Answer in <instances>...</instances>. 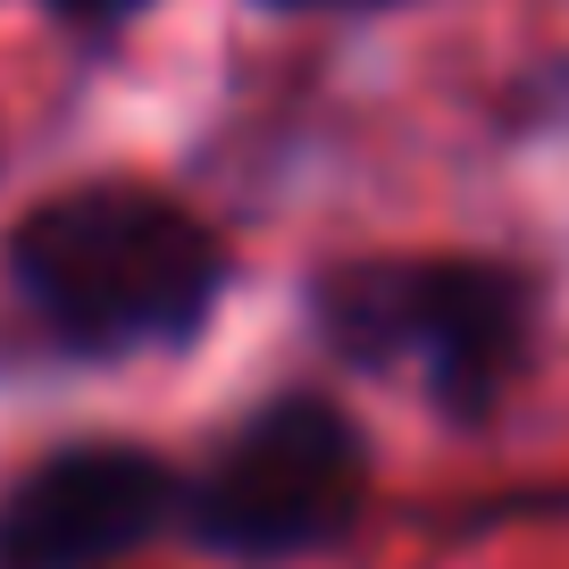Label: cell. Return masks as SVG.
Returning a JSON list of instances; mask_svg holds the SVG:
<instances>
[{"label": "cell", "instance_id": "7a4b0ae2", "mask_svg": "<svg viewBox=\"0 0 569 569\" xmlns=\"http://www.w3.org/2000/svg\"><path fill=\"white\" fill-rule=\"evenodd\" d=\"M319 327L369 369L419 360L445 410H486L528 360L536 302L495 260H360L319 284Z\"/></svg>", "mask_w": 569, "mask_h": 569}, {"label": "cell", "instance_id": "3957f363", "mask_svg": "<svg viewBox=\"0 0 569 569\" xmlns=\"http://www.w3.org/2000/svg\"><path fill=\"white\" fill-rule=\"evenodd\" d=\"M369 495V445L319 393H284L234 427L193 495V536L234 561H293L336 545Z\"/></svg>", "mask_w": 569, "mask_h": 569}, {"label": "cell", "instance_id": "8992f818", "mask_svg": "<svg viewBox=\"0 0 569 569\" xmlns=\"http://www.w3.org/2000/svg\"><path fill=\"white\" fill-rule=\"evenodd\" d=\"M277 9H352V0H277Z\"/></svg>", "mask_w": 569, "mask_h": 569}, {"label": "cell", "instance_id": "5b68a950", "mask_svg": "<svg viewBox=\"0 0 569 569\" xmlns=\"http://www.w3.org/2000/svg\"><path fill=\"white\" fill-rule=\"evenodd\" d=\"M59 18H76V26H126L134 9H151V0H51Z\"/></svg>", "mask_w": 569, "mask_h": 569}, {"label": "cell", "instance_id": "277c9868", "mask_svg": "<svg viewBox=\"0 0 569 569\" xmlns=\"http://www.w3.org/2000/svg\"><path fill=\"white\" fill-rule=\"evenodd\" d=\"M177 511V478L134 445H76L0 495V569H109Z\"/></svg>", "mask_w": 569, "mask_h": 569}, {"label": "cell", "instance_id": "6da1fadb", "mask_svg": "<svg viewBox=\"0 0 569 569\" xmlns=\"http://www.w3.org/2000/svg\"><path fill=\"white\" fill-rule=\"evenodd\" d=\"M18 293L84 352L184 343L227 284V243L142 184H76L9 234Z\"/></svg>", "mask_w": 569, "mask_h": 569}]
</instances>
